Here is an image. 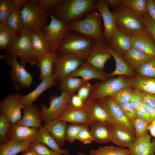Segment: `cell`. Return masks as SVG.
Instances as JSON below:
<instances>
[{
  "instance_id": "cell-1",
  "label": "cell",
  "mask_w": 155,
  "mask_h": 155,
  "mask_svg": "<svg viewBox=\"0 0 155 155\" xmlns=\"http://www.w3.org/2000/svg\"><path fill=\"white\" fill-rule=\"evenodd\" d=\"M96 1L61 0L50 13L60 21L69 24L82 20L85 15L95 9Z\"/></svg>"
},
{
  "instance_id": "cell-2",
  "label": "cell",
  "mask_w": 155,
  "mask_h": 155,
  "mask_svg": "<svg viewBox=\"0 0 155 155\" xmlns=\"http://www.w3.org/2000/svg\"><path fill=\"white\" fill-rule=\"evenodd\" d=\"M117 30L131 38L147 28L142 16L123 4L113 8Z\"/></svg>"
},
{
  "instance_id": "cell-3",
  "label": "cell",
  "mask_w": 155,
  "mask_h": 155,
  "mask_svg": "<svg viewBox=\"0 0 155 155\" xmlns=\"http://www.w3.org/2000/svg\"><path fill=\"white\" fill-rule=\"evenodd\" d=\"M96 42L92 38L71 31L66 36L57 51L72 54L85 62Z\"/></svg>"
},
{
  "instance_id": "cell-4",
  "label": "cell",
  "mask_w": 155,
  "mask_h": 155,
  "mask_svg": "<svg viewBox=\"0 0 155 155\" xmlns=\"http://www.w3.org/2000/svg\"><path fill=\"white\" fill-rule=\"evenodd\" d=\"M102 20L100 13L95 9L86 15L84 18L69 24L71 31L92 38L96 42H103L106 41L102 30Z\"/></svg>"
},
{
  "instance_id": "cell-5",
  "label": "cell",
  "mask_w": 155,
  "mask_h": 155,
  "mask_svg": "<svg viewBox=\"0 0 155 155\" xmlns=\"http://www.w3.org/2000/svg\"><path fill=\"white\" fill-rule=\"evenodd\" d=\"M37 0H31L25 3L20 11L23 19L24 29L29 31H45L49 14L41 9Z\"/></svg>"
},
{
  "instance_id": "cell-6",
  "label": "cell",
  "mask_w": 155,
  "mask_h": 155,
  "mask_svg": "<svg viewBox=\"0 0 155 155\" xmlns=\"http://www.w3.org/2000/svg\"><path fill=\"white\" fill-rule=\"evenodd\" d=\"M57 51L53 64V76L56 82L59 84L85 62L71 53Z\"/></svg>"
},
{
  "instance_id": "cell-7",
  "label": "cell",
  "mask_w": 155,
  "mask_h": 155,
  "mask_svg": "<svg viewBox=\"0 0 155 155\" xmlns=\"http://www.w3.org/2000/svg\"><path fill=\"white\" fill-rule=\"evenodd\" d=\"M17 57L12 54L0 55V59L3 60L11 67L9 73L10 80L13 82L15 89L19 90L29 88L32 83L33 78L25 67L18 61Z\"/></svg>"
},
{
  "instance_id": "cell-8",
  "label": "cell",
  "mask_w": 155,
  "mask_h": 155,
  "mask_svg": "<svg viewBox=\"0 0 155 155\" xmlns=\"http://www.w3.org/2000/svg\"><path fill=\"white\" fill-rule=\"evenodd\" d=\"M7 54L14 55L20 58L19 63L25 67L27 64H36L32 56L30 32L23 29L18 39L4 52V55Z\"/></svg>"
},
{
  "instance_id": "cell-9",
  "label": "cell",
  "mask_w": 155,
  "mask_h": 155,
  "mask_svg": "<svg viewBox=\"0 0 155 155\" xmlns=\"http://www.w3.org/2000/svg\"><path fill=\"white\" fill-rule=\"evenodd\" d=\"M102 81L93 85L88 98L97 99L111 96L123 88L131 87L130 78L119 77Z\"/></svg>"
},
{
  "instance_id": "cell-10",
  "label": "cell",
  "mask_w": 155,
  "mask_h": 155,
  "mask_svg": "<svg viewBox=\"0 0 155 155\" xmlns=\"http://www.w3.org/2000/svg\"><path fill=\"white\" fill-rule=\"evenodd\" d=\"M51 21L44 27L45 36L51 51L54 52L57 49L65 37L71 31L69 24L63 22L49 13Z\"/></svg>"
},
{
  "instance_id": "cell-11",
  "label": "cell",
  "mask_w": 155,
  "mask_h": 155,
  "mask_svg": "<svg viewBox=\"0 0 155 155\" xmlns=\"http://www.w3.org/2000/svg\"><path fill=\"white\" fill-rule=\"evenodd\" d=\"M105 109L114 125L122 127L135 136L132 122L126 117L119 105L111 96L96 99Z\"/></svg>"
},
{
  "instance_id": "cell-12",
  "label": "cell",
  "mask_w": 155,
  "mask_h": 155,
  "mask_svg": "<svg viewBox=\"0 0 155 155\" xmlns=\"http://www.w3.org/2000/svg\"><path fill=\"white\" fill-rule=\"evenodd\" d=\"M72 95L62 91L60 96L54 95L50 97L48 107L45 103L41 104V118L44 123L57 118L70 102Z\"/></svg>"
},
{
  "instance_id": "cell-13",
  "label": "cell",
  "mask_w": 155,
  "mask_h": 155,
  "mask_svg": "<svg viewBox=\"0 0 155 155\" xmlns=\"http://www.w3.org/2000/svg\"><path fill=\"white\" fill-rule=\"evenodd\" d=\"M20 93L9 95L0 102V113L5 115L13 124L21 119L22 111L24 107L21 99Z\"/></svg>"
},
{
  "instance_id": "cell-14",
  "label": "cell",
  "mask_w": 155,
  "mask_h": 155,
  "mask_svg": "<svg viewBox=\"0 0 155 155\" xmlns=\"http://www.w3.org/2000/svg\"><path fill=\"white\" fill-rule=\"evenodd\" d=\"M109 48L106 42H96L85 62L102 70L106 62L112 57L108 51Z\"/></svg>"
},
{
  "instance_id": "cell-15",
  "label": "cell",
  "mask_w": 155,
  "mask_h": 155,
  "mask_svg": "<svg viewBox=\"0 0 155 155\" xmlns=\"http://www.w3.org/2000/svg\"><path fill=\"white\" fill-rule=\"evenodd\" d=\"M30 32L32 56L36 61L50 55L53 53L51 51L48 44L45 31L35 30Z\"/></svg>"
},
{
  "instance_id": "cell-16",
  "label": "cell",
  "mask_w": 155,
  "mask_h": 155,
  "mask_svg": "<svg viewBox=\"0 0 155 155\" xmlns=\"http://www.w3.org/2000/svg\"><path fill=\"white\" fill-rule=\"evenodd\" d=\"M132 47L155 58V40L147 28L131 38Z\"/></svg>"
},
{
  "instance_id": "cell-17",
  "label": "cell",
  "mask_w": 155,
  "mask_h": 155,
  "mask_svg": "<svg viewBox=\"0 0 155 155\" xmlns=\"http://www.w3.org/2000/svg\"><path fill=\"white\" fill-rule=\"evenodd\" d=\"M95 9L101 16L103 22V33L106 42L117 30L116 19L105 0H97Z\"/></svg>"
},
{
  "instance_id": "cell-18",
  "label": "cell",
  "mask_w": 155,
  "mask_h": 155,
  "mask_svg": "<svg viewBox=\"0 0 155 155\" xmlns=\"http://www.w3.org/2000/svg\"><path fill=\"white\" fill-rule=\"evenodd\" d=\"M57 119L71 124H83L89 127L92 124L88 115L83 107L74 108L69 102Z\"/></svg>"
},
{
  "instance_id": "cell-19",
  "label": "cell",
  "mask_w": 155,
  "mask_h": 155,
  "mask_svg": "<svg viewBox=\"0 0 155 155\" xmlns=\"http://www.w3.org/2000/svg\"><path fill=\"white\" fill-rule=\"evenodd\" d=\"M83 108L88 115L92 125L101 122L113 125L108 113L96 99L88 98L84 103Z\"/></svg>"
},
{
  "instance_id": "cell-20",
  "label": "cell",
  "mask_w": 155,
  "mask_h": 155,
  "mask_svg": "<svg viewBox=\"0 0 155 155\" xmlns=\"http://www.w3.org/2000/svg\"><path fill=\"white\" fill-rule=\"evenodd\" d=\"M38 128L12 124L8 134V140L31 143L36 140Z\"/></svg>"
},
{
  "instance_id": "cell-21",
  "label": "cell",
  "mask_w": 155,
  "mask_h": 155,
  "mask_svg": "<svg viewBox=\"0 0 155 155\" xmlns=\"http://www.w3.org/2000/svg\"><path fill=\"white\" fill-rule=\"evenodd\" d=\"M22 111L23 116L16 124L38 128L42 126L41 109L38 106L32 104L24 106Z\"/></svg>"
},
{
  "instance_id": "cell-22",
  "label": "cell",
  "mask_w": 155,
  "mask_h": 155,
  "mask_svg": "<svg viewBox=\"0 0 155 155\" xmlns=\"http://www.w3.org/2000/svg\"><path fill=\"white\" fill-rule=\"evenodd\" d=\"M106 43L111 49L122 57L132 47L131 38L117 30Z\"/></svg>"
},
{
  "instance_id": "cell-23",
  "label": "cell",
  "mask_w": 155,
  "mask_h": 155,
  "mask_svg": "<svg viewBox=\"0 0 155 155\" xmlns=\"http://www.w3.org/2000/svg\"><path fill=\"white\" fill-rule=\"evenodd\" d=\"M69 77L74 78L81 77L88 82L94 79L103 81L108 77V74L102 70L98 69L85 62L71 73Z\"/></svg>"
},
{
  "instance_id": "cell-24",
  "label": "cell",
  "mask_w": 155,
  "mask_h": 155,
  "mask_svg": "<svg viewBox=\"0 0 155 155\" xmlns=\"http://www.w3.org/2000/svg\"><path fill=\"white\" fill-rule=\"evenodd\" d=\"M151 136L148 134L136 138L129 148L130 155H155V140L151 141Z\"/></svg>"
},
{
  "instance_id": "cell-25",
  "label": "cell",
  "mask_w": 155,
  "mask_h": 155,
  "mask_svg": "<svg viewBox=\"0 0 155 155\" xmlns=\"http://www.w3.org/2000/svg\"><path fill=\"white\" fill-rule=\"evenodd\" d=\"M67 125V122L55 119L44 123V126L61 148L64 145Z\"/></svg>"
},
{
  "instance_id": "cell-26",
  "label": "cell",
  "mask_w": 155,
  "mask_h": 155,
  "mask_svg": "<svg viewBox=\"0 0 155 155\" xmlns=\"http://www.w3.org/2000/svg\"><path fill=\"white\" fill-rule=\"evenodd\" d=\"M111 130V142L121 147L129 148L136 139L129 132L119 125H112Z\"/></svg>"
},
{
  "instance_id": "cell-27",
  "label": "cell",
  "mask_w": 155,
  "mask_h": 155,
  "mask_svg": "<svg viewBox=\"0 0 155 155\" xmlns=\"http://www.w3.org/2000/svg\"><path fill=\"white\" fill-rule=\"evenodd\" d=\"M57 84L53 75L41 81L38 85L31 92L26 95H21V101L24 106L32 104L44 92L55 86Z\"/></svg>"
},
{
  "instance_id": "cell-28",
  "label": "cell",
  "mask_w": 155,
  "mask_h": 155,
  "mask_svg": "<svg viewBox=\"0 0 155 155\" xmlns=\"http://www.w3.org/2000/svg\"><path fill=\"white\" fill-rule=\"evenodd\" d=\"M111 126L108 123L101 122L94 123L91 125L90 131L94 141L104 144L111 141Z\"/></svg>"
},
{
  "instance_id": "cell-29",
  "label": "cell",
  "mask_w": 155,
  "mask_h": 155,
  "mask_svg": "<svg viewBox=\"0 0 155 155\" xmlns=\"http://www.w3.org/2000/svg\"><path fill=\"white\" fill-rule=\"evenodd\" d=\"M123 57L132 69L136 70L144 63L154 58L133 47Z\"/></svg>"
},
{
  "instance_id": "cell-30",
  "label": "cell",
  "mask_w": 155,
  "mask_h": 155,
  "mask_svg": "<svg viewBox=\"0 0 155 155\" xmlns=\"http://www.w3.org/2000/svg\"><path fill=\"white\" fill-rule=\"evenodd\" d=\"M36 140L40 143L46 145L51 150L58 154L69 155V151L61 149L44 126H41L38 128Z\"/></svg>"
},
{
  "instance_id": "cell-31",
  "label": "cell",
  "mask_w": 155,
  "mask_h": 155,
  "mask_svg": "<svg viewBox=\"0 0 155 155\" xmlns=\"http://www.w3.org/2000/svg\"><path fill=\"white\" fill-rule=\"evenodd\" d=\"M108 51L114 58L116 64L115 69L112 73L108 74V77L116 75H125L130 78L135 77V73L126 62L123 57L109 47Z\"/></svg>"
},
{
  "instance_id": "cell-32",
  "label": "cell",
  "mask_w": 155,
  "mask_h": 155,
  "mask_svg": "<svg viewBox=\"0 0 155 155\" xmlns=\"http://www.w3.org/2000/svg\"><path fill=\"white\" fill-rule=\"evenodd\" d=\"M20 34L9 27L7 22L0 24V49L5 51L7 50L18 39Z\"/></svg>"
},
{
  "instance_id": "cell-33",
  "label": "cell",
  "mask_w": 155,
  "mask_h": 155,
  "mask_svg": "<svg viewBox=\"0 0 155 155\" xmlns=\"http://www.w3.org/2000/svg\"><path fill=\"white\" fill-rule=\"evenodd\" d=\"M131 87L142 92L155 94V78L140 75L130 78Z\"/></svg>"
},
{
  "instance_id": "cell-34",
  "label": "cell",
  "mask_w": 155,
  "mask_h": 155,
  "mask_svg": "<svg viewBox=\"0 0 155 155\" xmlns=\"http://www.w3.org/2000/svg\"><path fill=\"white\" fill-rule=\"evenodd\" d=\"M57 53L56 51L50 55L36 61V65L40 70L39 77L40 81L53 75V64Z\"/></svg>"
},
{
  "instance_id": "cell-35",
  "label": "cell",
  "mask_w": 155,
  "mask_h": 155,
  "mask_svg": "<svg viewBox=\"0 0 155 155\" xmlns=\"http://www.w3.org/2000/svg\"><path fill=\"white\" fill-rule=\"evenodd\" d=\"M30 143L10 139L0 145V155H16L28 148Z\"/></svg>"
},
{
  "instance_id": "cell-36",
  "label": "cell",
  "mask_w": 155,
  "mask_h": 155,
  "mask_svg": "<svg viewBox=\"0 0 155 155\" xmlns=\"http://www.w3.org/2000/svg\"><path fill=\"white\" fill-rule=\"evenodd\" d=\"M87 82L82 78L68 77L60 83L58 88L68 94L72 95Z\"/></svg>"
},
{
  "instance_id": "cell-37",
  "label": "cell",
  "mask_w": 155,
  "mask_h": 155,
  "mask_svg": "<svg viewBox=\"0 0 155 155\" xmlns=\"http://www.w3.org/2000/svg\"><path fill=\"white\" fill-rule=\"evenodd\" d=\"M129 148L118 147L113 146H104L97 149L91 150L90 155H129Z\"/></svg>"
},
{
  "instance_id": "cell-38",
  "label": "cell",
  "mask_w": 155,
  "mask_h": 155,
  "mask_svg": "<svg viewBox=\"0 0 155 155\" xmlns=\"http://www.w3.org/2000/svg\"><path fill=\"white\" fill-rule=\"evenodd\" d=\"M21 10L20 9L15 8L6 22L9 27L19 34L24 28Z\"/></svg>"
},
{
  "instance_id": "cell-39",
  "label": "cell",
  "mask_w": 155,
  "mask_h": 155,
  "mask_svg": "<svg viewBox=\"0 0 155 155\" xmlns=\"http://www.w3.org/2000/svg\"><path fill=\"white\" fill-rule=\"evenodd\" d=\"M147 0H123V4L129 9L142 16L147 13Z\"/></svg>"
},
{
  "instance_id": "cell-40",
  "label": "cell",
  "mask_w": 155,
  "mask_h": 155,
  "mask_svg": "<svg viewBox=\"0 0 155 155\" xmlns=\"http://www.w3.org/2000/svg\"><path fill=\"white\" fill-rule=\"evenodd\" d=\"M13 124L4 115L0 113V143L6 142L9 140L8 134Z\"/></svg>"
},
{
  "instance_id": "cell-41",
  "label": "cell",
  "mask_w": 155,
  "mask_h": 155,
  "mask_svg": "<svg viewBox=\"0 0 155 155\" xmlns=\"http://www.w3.org/2000/svg\"><path fill=\"white\" fill-rule=\"evenodd\" d=\"M14 9L11 0H0V24L6 22Z\"/></svg>"
},
{
  "instance_id": "cell-42",
  "label": "cell",
  "mask_w": 155,
  "mask_h": 155,
  "mask_svg": "<svg viewBox=\"0 0 155 155\" xmlns=\"http://www.w3.org/2000/svg\"><path fill=\"white\" fill-rule=\"evenodd\" d=\"M136 70L139 75L155 78V58L144 63Z\"/></svg>"
},
{
  "instance_id": "cell-43",
  "label": "cell",
  "mask_w": 155,
  "mask_h": 155,
  "mask_svg": "<svg viewBox=\"0 0 155 155\" xmlns=\"http://www.w3.org/2000/svg\"><path fill=\"white\" fill-rule=\"evenodd\" d=\"M133 88L131 87L123 88L111 96L118 104L130 102L132 96Z\"/></svg>"
},
{
  "instance_id": "cell-44",
  "label": "cell",
  "mask_w": 155,
  "mask_h": 155,
  "mask_svg": "<svg viewBox=\"0 0 155 155\" xmlns=\"http://www.w3.org/2000/svg\"><path fill=\"white\" fill-rule=\"evenodd\" d=\"M87 125L74 124L68 125L66 132V141L71 143L73 142L76 140L78 135L81 130Z\"/></svg>"
},
{
  "instance_id": "cell-45",
  "label": "cell",
  "mask_w": 155,
  "mask_h": 155,
  "mask_svg": "<svg viewBox=\"0 0 155 155\" xmlns=\"http://www.w3.org/2000/svg\"><path fill=\"white\" fill-rule=\"evenodd\" d=\"M131 122L135 130L136 138L142 137L147 134V126L149 124L146 121L136 117Z\"/></svg>"
},
{
  "instance_id": "cell-46",
  "label": "cell",
  "mask_w": 155,
  "mask_h": 155,
  "mask_svg": "<svg viewBox=\"0 0 155 155\" xmlns=\"http://www.w3.org/2000/svg\"><path fill=\"white\" fill-rule=\"evenodd\" d=\"M29 147L34 150L37 155H64L58 154L49 149L37 140L31 143Z\"/></svg>"
},
{
  "instance_id": "cell-47",
  "label": "cell",
  "mask_w": 155,
  "mask_h": 155,
  "mask_svg": "<svg viewBox=\"0 0 155 155\" xmlns=\"http://www.w3.org/2000/svg\"><path fill=\"white\" fill-rule=\"evenodd\" d=\"M60 1L61 0H38L37 2L41 9L49 13Z\"/></svg>"
},
{
  "instance_id": "cell-48",
  "label": "cell",
  "mask_w": 155,
  "mask_h": 155,
  "mask_svg": "<svg viewBox=\"0 0 155 155\" xmlns=\"http://www.w3.org/2000/svg\"><path fill=\"white\" fill-rule=\"evenodd\" d=\"M88 126H86L82 129L78 133L77 137L76 140L80 141L84 144H90L94 141Z\"/></svg>"
},
{
  "instance_id": "cell-49",
  "label": "cell",
  "mask_w": 155,
  "mask_h": 155,
  "mask_svg": "<svg viewBox=\"0 0 155 155\" xmlns=\"http://www.w3.org/2000/svg\"><path fill=\"white\" fill-rule=\"evenodd\" d=\"M119 104L125 115L131 121L136 117V111L130 102Z\"/></svg>"
},
{
  "instance_id": "cell-50",
  "label": "cell",
  "mask_w": 155,
  "mask_h": 155,
  "mask_svg": "<svg viewBox=\"0 0 155 155\" xmlns=\"http://www.w3.org/2000/svg\"><path fill=\"white\" fill-rule=\"evenodd\" d=\"M142 92L137 89H133L131 100L130 101L133 108L136 111L143 103Z\"/></svg>"
},
{
  "instance_id": "cell-51",
  "label": "cell",
  "mask_w": 155,
  "mask_h": 155,
  "mask_svg": "<svg viewBox=\"0 0 155 155\" xmlns=\"http://www.w3.org/2000/svg\"><path fill=\"white\" fill-rule=\"evenodd\" d=\"M92 86L93 85L87 82L78 91L77 94L82 99L84 103L88 99Z\"/></svg>"
},
{
  "instance_id": "cell-52",
  "label": "cell",
  "mask_w": 155,
  "mask_h": 155,
  "mask_svg": "<svg viewBox=\"0 0 155 155\" xmlns=\"http://www.w3.org/2000/svg\"><path fill=\"white\" fill-rule=\"evenodd\" d=\"M136 117L145 121L148 124L151 122L147 105L144 102H143L140 108L136 111Z\"/></svg>"
},
{
  "instance_id": "cell-53",
  "label": "cell",
  "mask_w": 155,
  "mask_h": 155,
  "mask_svg": "<svg viewBox=\"0 0 155 155\" xmlns=\"http://www.w3.org/2000/svg\"><path fill=\"white\" fill-rule=\"evenodd\" d=\"M147 28L152 33L155 40V23L148 14L147 13L142 16Z\"/></svg>"
},
{
  "instance_id": "cell-54",
  "label": "cell",
  "mask_w": 155,
  "mask_h": 155,
  "mask_svg": "<svg viewBox=\"0 0 155 155\" xmlns=\"http://www.w3.org/2000/svg\"><path fill=\"white\" fill-rule=\"evenodd\" d=\"M142 94L143 102L147 105L155 107V94L144 92H142Z\"/></svg>"
},
{
  "instance_id": "cell-55",
  "label": "cell",
  "mask_w": 155,
  "mask_h": 155,
  "mask_svg": "<svg viewBox=\"0 0 155 155\" xmlns=\"http://www.w3.org/2000/svg\"><path fill=\"white\" fill-rule=\"evenodd\" d=\"M69 103L72 107L77 108H83L84 104L80 97L75 94L72 96Z\"/></svg>"
},
{
  "instance_id": "cell-56",
  "label": "cell",
  "mask_w": 155,
  "mask_h": 155,
  "mask_svg": "<svg viewBox=\"0 0 155 155\" xmlns=\"http://www.w3.org/2000/svg\"><path fill=\"white\" fill-rule=\"evenodd\" d=\"M147 12L155 23V3L154 0H147L146 5Z\"/></svg>"
},
{
  "instance_id": "cell-57",
  "label": "cell",
  "mask_w": 155,
  "mask_h": 155,
  "mask_svg": "<svg viewBox=\"0 0 155 155\" xmlns=\"http://www.w3.org/2000/svg\"><path fill=\"white\" fill-rule=\"evenodd\" d=\"M108 7L113 8L123 4V0H105Z\"/></svg>"
},
{
  "instance_id": "cell-58",
  "label": "cell",
  "mask_w": 155,
  "mask_h": 155,
  "mask_svg": "<svg viewBox=\"0 0 155 155\" xmlns=\"http://www.w3.org/2000/svg\"><path fill=\"white\" fill-rule=\"evenodd\" d=\"M14 8L20 9L21 10L23 8L24 4L30 1L29 0H11Z\"/></svg>"
},
{
  "instance_id": "cell-59",
  "label": "cell",
  "mask_w": 155,
  "mask_h": 155,
  "mask_svg": "<svg viewBox=\"0 0 155 155\" xmlns=\"http://www.w3.org/2000/svg\"><path fill=\"white\" fill-rule=\"evenodd\" d=\"M147 129L149 131L151 135L155 138V121H152L148 124Z\"/></svg>"
},
{
  "instance_id": "cell-60",
  "label": "cell",
  "mask_w": 155,
  "mask_h": 155,
  "mask_svg": "<svg viewBox=\"0 0 155 155\" xmlns=\"http://www.w3.org/2000/svg\"><path fill=\"white\" fill-rule=\"evenodd\" d=\"M147 106L151 122L155 121V107L149 105Z\"/></svg>"
},
{
  "instance_id": "cell-61",
  "label": "cell",
  "mask_w": 155,
  "mask_h": 155,
  "mask_svg": "<svg viewBox=\"0 0 155 155\" xmlns=\"http://www.w3.org/2000/svg\"><path fill=\"white\" fill-rule=\"evenodd\" d=\"M21 155H37V154L34 150L28 147L22 152Z\"/></svg>"
},
{
  "instance_id": "cell-62",
  "label": "cell",
  "mask_w": 155,
  "mask_h": 155,
  "mask_svg": "<svg viewBox=\"0 0 155 155\" xmlns=\"http://www.w3.org/2000/svg\"><path fill=\"white\" fill-rule=\"evenodd\" d=\"M78 155H88L87 154L80 152H78Z\"/></svg>"
},
{
  "instance_id": "cell-63",
  "label": "cell",
  "mask_w": 155,
  "mask_h": 155,
  "mask_svg": "<svg viewBox=\"0 0 155 155\" xmlns=\"http://www.w3.org/2000/svg\"><path fill=\"white\" fill-rule=\"evenodd\" d=\"M154 1L155 2V0H154Z\"/></svg>"
},
{
  "instance_id": "cell-64",
  "label": "cell",
  "mask_w": 155,
  "mask_h": 155,
  "mask_svg": "<svg viewBox=\"0 0 155 155\" xmlns=\"http://www.w3.org/2000/svg\"></svg>"
}]
</instances>
